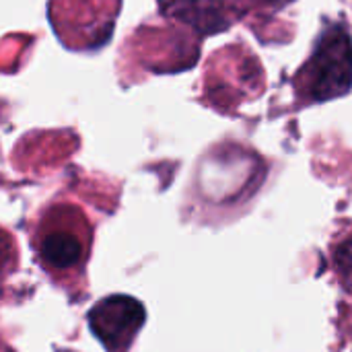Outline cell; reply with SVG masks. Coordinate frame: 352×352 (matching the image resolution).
<instances>
[{"instance_id": "cell-1", "label": "cell", "mask_w": 352, "mask_h": 352, "mask_svg": "<svg viewBox=\"0 0 352 352\" xmlns=\"http://www.w3.org/2000/svg\"><path fill=\"white\" fill-rule=\"evenodd\" d=\"M33 248L39 264L54 278L80 274L91 250L89 221L76 206H52L37 225Z\"/></svg>"}, {"instance_id": "cell-2", "label": "cell", "mask_w": 352, "mask_h": 352, "mask_svg": "<svg viewBox=\"0 0 352 352\" xmlns=\"http://www.w3.org/2000/svg\"><path fill=\"white\" fill-rule=\"evenodd\" d=\"M144 318L142 303L128 295L101 299L87 316L91 332L109 352H128Z\"/></svg>"}, {"instance_id": "cell-3", "label": "cell", "mask_w": 352, "mask_h": 352, "mask_svg": "<svg viewBox=\"0 0 352 352\" xmlns=\"http://www.w3.org/2000/svg\"><path fill=\"white\" fill-rule=\"evenodd\" d=\"M14 264V245L8 233L0 231V274Z\"/></svg>"}]
</instances>
